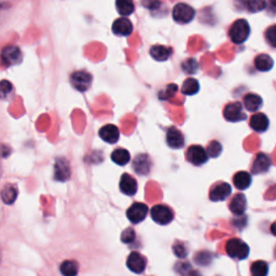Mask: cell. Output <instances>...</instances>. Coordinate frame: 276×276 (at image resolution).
<instances>
[{
	"label": "cell",
	"mask_w": 276,
	"mask_h": 276,
	"mask_svg": "<svg viewBox=\"0 0 276 276\" xmlns=\"http://www.w3.org/2000/svg\"><path fill=\"white\" fill-rule=\"evenodd\" d=\"M250 34V27L246 20H238L233 23L229 30V36L233 44H240L245 42Z\"/></svg>",
	"instance_id": "1"
},
{
	"label": "cell",
	"mask_w": 276,
	"mask_h": 276,
	"mask_svg": "<svg viewBox=\"0 0 276 276\" xmlns=\"http://www.w3.org/2000/svg\"><path fill=\"white\" fill-rule=\"evenodd\" d=\"M226 252L233 259L243 260L250 254V247L240 238H231L226 242Z\"/></svg>",
	"instance_id": "2"
},
{
	"label": "cell",
	"mask_w": 276,
	"mask_h": 276,
	"mask_svg": "<svg viewBox=\"0 0 276 276\" xmlns=\"http://www.w3.org/2000/svg\"><path fill=\"white\" fill-rule=\"evenodd\" d=\"M194 9L187 4H178L172 9V18L179 24H188L194 18Z\"/></svg>",
	"instance_id": "3"
},
{
	"label": "cell",
	"mask_w": 276,
	"mask_h": 276,
	"mask_svg": "<svg viewBox=\"0 0 276 276\" xmlns=\"http://www.w3.org/2000/svg\"><path fill=\"white\" fill-rule=\"evenodd\" d=\"M151 217L158 224H168L174 219V212L168 205H154L151 210Z\"/></svg>",
	"instance_id": "4"
},
{
	"label": "cell",
	"mask_w": 276,
	"mask_h": 276,
	"mask_svg": "<svg viewBox=\"0 0 276 276\" xmlns=\"http://www.w3.org/2000/svg\"><path fill=\"white\" fill-rule=\"evenodd\" d=\"M70 84L79 92H86L91 86L92 74L84 70L74 72L70 76Z\"/></svg>",
	"instance_id": "5"
},
{
	"label": "cell",
	"mask_w": 276,
	"mask_h": 276,
	"mask_svg": "<svg viewBox=\"0 0 276 276\" xmlns=\"http://www.w3.org/2000/svg\"><path fill=\"white\" fill-rule=\"evenodd\" d=\"M224 116L229 122H240L246 119V114L243 112V106L238 102L228 104L224 109Z\"/></svg>",
	"instance_id": "6"
},
{
	"label": "cell",
	"mask_w": 276,
	"mask_h": 276,
	"mask_svg": "<svg viewBox=\"0 0 276 276\" xmlns=\"http://www.w3.org/2000/svg\"><path fill=\"white\" fill-rule=\"evenodd\" d=\"M187 160L196 166H200V165L204 164L208 160V154H207V150H205L202 146L200 144H193L188 150H187Z\"/></svg>",
	"instance_id": "7"
},
{
	"label": "cell",
	"mask_w": 276,
	"mask_h": 276,
	"mask_svg": "<svg viewBox=\"0 0 276 276\" xmlns=\"http://www.w3.org/2000/svg\"><path fill=\"white\" fill-rule=\"evenodd\" d=\"M148 206L144 203H134L126 212V216L132 224H140L147 217Z\"/></svg>",
	"instance_id": "8"
},
{
	"label": "cell",
	"mask_w": 276,
	"mask_h": 276,
	"mask_svg": "<svg viewBox=\"0 0 276 276\" xmlns=\"http://www.w3.org/2000/svg\"><path fill=\"white\" fill-rule=\"evenodd\" d=\"M2 58L4 65L6 66L16 65L22 60V52H20V48L16 46H8L2 50Z\"/></svg>",
	"instance_id": "9"
},
{
	"label": "cell",
	"mask_w": 276,
	"mask_h": 276,
	"mask_svg": "<svg viewBox=\"0 0 276 276\" xmlns=\"http://www.w3.org/2000/svg\"><path fill=\"white\" fill-rule=\"evenodd\" d=\"M231 186L226 182H218L214 184L210 191V198L212 202L224 201L231 196Z\"/></svg>",
	"instance_id": "10"
},
{
	"label": "cell",
	"mask_w": 276,
	"mask_h": 276,
	"mask_svg": "<svg viewBox=\"0 0 276 276\" xmlns=\"http://www.w3.org/2000/svg\"><path fill=\"white\" fill-rule=\"evenodd\" d=\"M146 264H147L146 259H144L142 254H140L137 252H130L126 260L128 268L130 271L136 274H140L144 271V268H146Z\"/></svg>",
	"instance_id": "11"
},
{
	"label": "cell",
	"mask_w": 276,
	"mask_h": 276,
	"mask_svg": "<svg viewBox=\"0 0 276 276\" xmlns=\"http://www.w3.org/2000/svg\"><path fill=\"white\" fill-rule=\"evenodd\" d=\"M120 190L122 193H124L126 196H133L136 194L137 189H138V184L136 179L130 176V174H123L120 179Z\"/></svg>",
	"instance_id": "12"
},
{
	"label": "cell",
	"mask_w": 276,
	"mask_h": 276,
	"mask_svg": "<svg viewBox=\"0 0 276 276\" xmlns=\"http://www.w3.org/2000/svg\"><path fill=\"white\" fill-rule=\"evenodd\" d=\"M112 32L116 36H130L133 32V24L126 18H116L112 24Z\"/></svg>",
	"instance_id": "13"
},
{
	"label": "cell",
	"mask_w": 276,
	"mask_h": 276,
	"mask_svg": "<svg viewBox=\"0 0 276 276\" xmlns=\"http://www.w3.org/2000/svg\"><path fill=\"white\" fill-rule=\"evenodd\" d=\"M98 134L102 140L108 144H116L120 137L119 130L114 124H107V126H102Z\"/></svg>",
	"instance_id": "14"
},
{
	"label": "cell",
	"mask_w": 276,
	"mask_h": 276,
	"mask_svg": "<svg viewBox=\"0 0 276 276\" xmlns=\"http://www.w3.org/2000/svg\"><path fill=\"white\" fill-rule=\"evenodd\" d=\"M271 168V158L266 154H258L254 158L252 166V172L254 174H264Z\"/></svg>",
	"instance_id": "15"
},
{
	"label": "cell",
	"mask_w": 276,
	"mask_h": 276,
	"mask_svg": "<svg viewBox=\"0 0 276 276\" xmlns=\"http://www.w3.org/2000/svg\"><path fill=\"white\" fill-rule=\"evenodd\" d=\"M133 168L134 170L142 176L148 175L151 168V160L147 154H140L137 156L133 161Z\"/></svg>",
	"instance_id": "16"
},
{
	"label": "cell",
	"mask_w": 276,
	"mask_h": 276,
	"mask_svg": "<svg viewBox=\"0 0 276 276\" xmlns=\"http://www.w3.org/2000/svg\"><path fill=\"white\" fill-rule=\"evenodd\" d=\"M166 142L172 149H180L184 144V134L176 128H170L166 134Z\"/></svg>",
	"instance_id": "17"
},
{
	"label": "cell",
	"mask_w": 276,
	"mask_h": 276,
	"mask_svg": "<svg viewBox=\"0 0 276 276\" xmlns=\"http://www.w3.org/2000/svg\"><path fill=\"white\" fill-rule=\"evenodd\" d=\"M250 126L254 130L261 133V132H266L268 126H270V122H268V116L264 114L258 112L252 116Z\"/></svg>",
	"instance_id": "18"
},
{
	"label": "cell",
	"mask_w": 276,
	"mask_h": 276,
	"mask_svg": "<svg viewBox=\"0 0 276 276\" xmlns=\"http://www.w3.org/2000/svg\"><path fill=\"white\" fill-rule=\"evenodd\" d=\"M246 206H247L246 196L243 194V193H238V194L234 196V198L231 200V202L229 204V208L234 215L240 216L245 212Z\"/></svg>",
	"instance_id": "19"
},
{
	"label": "cell",
	"mask_w": 276,
	"mask_h": 276,
	"mask_svg": "<svg viewBox=\"0 0 276 276\" xmlns=\"http://www.w3.org/2000/svg\"><path fill=\"white\" fill-rule=\"evenodd\" d=\"M172 53V49L170 46H165L161 44L154 46L150 49V55L158 62H164L170 58Z\"/></svg>",
	"instance_id": "20"
},
{
	"label": "cell",
	"mask_w": 276,
	"mask_h": 276,
	"mask_svg": "<svg viewBox=\"0 0 276 276\" xmlns=\"http://www.w3.org/2000/svg\"><path fill=\"white\" fill-rule=\"evenodd\" d=\"M70 176V166L65 158H58L55 164V179L64 182Z\"/></svg>",
	"instance_id": "21"
},
{
	"label": "cell",
	"mask_w": 276,
	"mask_h": 276,
	"mask_svg": "<svg viewBox=\"0 0 276 276\" xmlns=\"http://www.w3.org/2000/svg\"><path fill=\"white\" fill-rule=\"evenodd\" d=\"M233 184L238 190H246L252 184V175L247 172H238L233 177Z\"/></svg>",
	"instance_id": "22"
},
{
	"label": "cell",
	"mask_w": 276,
	"mask_h": 276,
	"mask_svg": "<svg viewBox=\"0 0 276 276\" xmlns=\"http://www.w3.org/2000/svg\"><path fill=\"white\" fill-rule=\"evenodd\" d=\"M244 106L248 112H257L262 106V98L257 94H247L244 98Z\"/></svg>",
	"instance_id": "23"
},
{
	"label": "cell",
	"mask_w": 276,
	"mask_h": 276,
	"mask_svg": "<svg viewBox=\"0 0 276 276\" xmlns=\"http://www.w3.org/2000/svg\"><path fill=\"white\" fill-rule=\"evenodd\" d=\"M273 60L268 54H260L254 58V66L259 72H268L273 67Z\"/></svg>",
	"instance_id": "24"
},
{
	"label": "cell",
	"mask_w": 276,
	"mask_h": 276,
	"mask_svg": "<svg viewBox=\"0 0 276 276\" xmlns=\"http://www.w3.org/2000/svg\"><path fill=\"white\" fill-rule=\"evenodd\" d=\"M112 160L116 164L120 165V166H124V165H126L130 162V152L126 149L118 148V149H116L114 151H112Z\"/></svg>",
	"instance_id": "25"
},
{
	"label": "cell",
	"mask_w": 276,
	"mask_h": 276,
	"mask_svg": "<svg viewBox=\"0 0 276 276\" xmlns=\"http://www.w3.org/2000/svg\"><path fill=\"white\" fill-rule=\"evenodd\" d=\"M116 6L120 14L124 16H130L135 10L133 0H116Z\"/></svg>",
	"instance_id": "26"
},
{
	"label": "cell",
	"mask_w": 276,
	"mask_h": 276,
	"mask_svg": "<svg viewBox=\"0 0 276 276\" xmlns=\"http://www.w3.org/2000/svg\"><path fill=\"white\" fill-rule=\"evenodd\" d=\"M60 273L66 276H74L77 275L79 272V266L76 261L66 260L60 266Z\"/></svg>",
	"instance_id": "27"
},
{
	"label": "cell",
	"mask_w": 276,
	"mask_h": 276,
	"mask_svg": "<svg viewBox=\"0 0 276 276\" xmlns=\"http://www.w3.org/2000/svg\"><path fill=\"white\" fill-rule=\"evenodd\" d=\"M200 84L198 81L194 78H188L184 82L182 86V93L184 95H194L198 92Z\"/></svg>",
	"instance_id": "28"
},
{
	"label": "cell",
	"mask_w": 276,
	"mask_h": 276,
	"mask_svg": "<svg viewBox=\"0 0 276 276\" xmlns=\"http://www.w3.org/2000/svg\"><path fill=\"white\" fill-rule=\"evenodd\" d=\"M18 189L13 184H6L2 189V200L6 204H12L18 196Z\"/></svg>",
	"instance_id": "29"
},
{
	"label": "cell",
	"mask_w": 276,
	"mask_h": 276,
	"mask_svg": "<svg viewBox=\"0 0 276 276\" xmlns=\"http://www.w3.org/2000/svg\"><path fill=\"white\" fill-rule=\"evenodd\" d=\"M250 272L254 276H266L268 273V264L262 260L254 262L250 268Z\"/></svg>",
	"instance_id": "30"
},
{
	"label": "cell",
	"mask_w": 276,
	"mask_h": 276,
	"mask_svg": "<svg viewBox=\"0 0 276 276\" xmlns=\"http://www.w3.org/2000/svg\"><path fill=\"white\" fill-rule=\"evenodd\" d=\"M246 8L250 12H259L264 10L266 6V0H246Z\"/></svg>",
	"instance_id": "31"
},
{
	"label": "cell",
	"mask_w": 276,
	"mask_h": 276,
	"mask_svg": "<svg viewBox=\"0 0 276 276\" xmlns=\"http://www.w3.org/2000/svg\"><path fill=\"white\" fill-rule=\"evenodd\" d=\"M182 67L186 74H194L198 70V63L194 58H188L184 62Z\"/></svg>",
	"instance_id": "32"
},
{
	"label": "cell",
	"mask_w": 276,
	"mask_h": 276,
	"mask_svg": "<svg viewBox=\"0 0 276 276\" xmlns=\"http://www.w3.org/2000/svg\"><path fill=\"white\" fill-rule=\"evenodd\" d=\"M177 86L174 84H168L166 88H165V90H163V91L160 92V94H158V98L162 100H170V98H172L177 92Z\"/></svg>",
	"instance_id": "33"
},
{
	"label": "cell",
	"mask_w": 276,
	"mask_h": 276,
	"mask_svg": "<svg viewBox=\"0 0 276 276\" xmlns=\"http://www.w3.org/2000/svg\"><path fill=\"white\" fill-rule=\"evenodd\" d=\"M222 144L217 140L212 142L208 144V147H207V154H208V156L212 158H217L220 154H222Z\"/></svg>",
	"instance_id": "34"
},
{
	"label": "cell",
	"mask_w": 276,
	"mask_h": 276,
	"mask_svg": "<svg viewBox=\"0 0 276 276\" xmlns=\"http://www.w3.org/2000/svg\"><path fill=\"white\" fill-rule=\"evenodd\" d=\"M266 39L268 44L273 48H276V25H272L266 30Z\"/></svg>",
	"instance_id": "35"
},
{
	"label": "cell",
	"mask_w": 276,
	"mask_h": 276,
	"mask_svg": "<svg viewBox=\"0 0 276 276\" xmlns=\"http://www.w3.org/2000/svg\"><path fill=\"white\" fill-rule=\"evenodd\" d=\"M135 238H136V236H135L134 229H132V228H128L126 230L123 231L122 236H121V240L123 242V243L130 244V243H133Z\"/></svg>",
	"instance_id": "36"
},
{
	"label": "cell",
	"mask_w": 276,
	"mask_h": 276,
	"mask_svg": "<svg viewBox=\"0 0 276 276\" xmlns=\"http://www.w3.org/2000/svg\"><path fill=\"white\" fill-rule=\"evenodd\" d=\"M172 250H174V252L177 257L179 258H184L186 256H187V248H186L184 244L182 243V244H176L174 247H172Z\"/></svg>",
	"instance_id": "37"
},
{
	"label": "cell",
	"mask_w": 276,
	"mask_h": 276,
	"mask_svg": "<svg viewBox=\"0 0 276 276\" xmlns=\"http://www.w3.org/2000/svg\"><path fill=\"white\" fill-rule=\"evenodd\" d=\"M11 88H12V86H11L10 82L6 81V80H4L2 82V95H6V92L9 93L11 91Z\"/></svg>",
	"instance_id": "38"
},
{
	"label": "cell",
	"mask_w": 276,
	"mask_h": 276,
	"mask_svg": "<svg viewBox=\"0 0 276 276\" xmlns=\"http://www.w3.org/2000/svg\"><path fill=\"white\" fill-rule=\"evenodd\" d=\"M271 233L274 236H276V222L271 226Z\"/></svg>",
	"instance_id": "39"
},
{
	"label": "cell",
	"mask_w": 276,
	"mask_h": 276,
	"mask_svg": "<svg viewBox=\"0 0 276 276\" xmlns=\"http://www.w3.org/2000/svg\"><path fill=\"white\" fill-rule=\"evenodd\" d=\"M271 4L274 9H276V0H271Z\"/></svg>",
	"instance_id": "40"
},
{
	"label": "cell",
	"mask_w": 276,
	"mask_h": 276,
	"mask_svg": "<svg viewBox=\"0 0 276 276\" xmlns=\"http://www.w3.org/2000/svg\"><path fill=\"white\" fill-rule=\"evenodd\" d=\"M275 257H276V248H275Z\"/></svg>",
	"instance_id": "41"
}]
</instances>
